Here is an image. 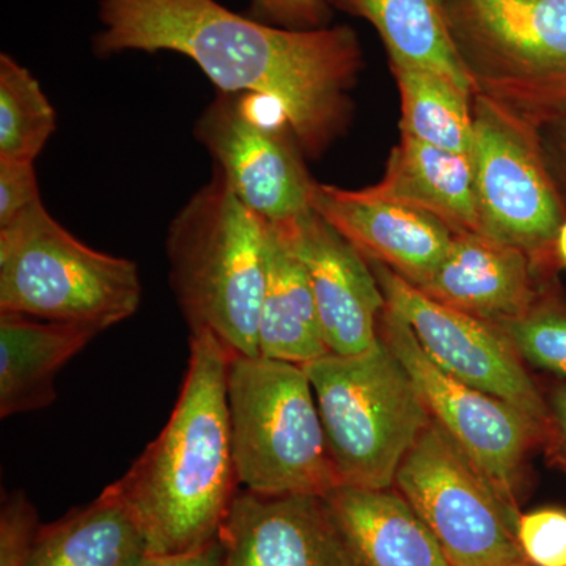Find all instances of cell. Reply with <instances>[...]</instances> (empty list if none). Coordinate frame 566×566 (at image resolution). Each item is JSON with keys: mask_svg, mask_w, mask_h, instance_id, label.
<instances>
[{"mask_svg": "<svg viewBox=\"0 0 566 566\" xmlns=\"http://www.w3.org/2000/svg\"><path fill=\"white\" fill-rule=\"evenodd\" d=\"M96 55L172 51L223 93L273 102L305 153L322 155L346 128L363 48L348 25L293 31L216 0H98Z\"/></svg>", "mask_w": 566, "mask_h": 566, "instance_id": "cell-1", "label": "cell"}, {"mask_svg": "<svg viewBox=\"0 0 566 566\" xmlns=\"http://www.w3.org/2000/svg\"><path fill=\"white\" fill-rule=\"evenodd\" d=\"M232 357L211 331L191 334L172 415L111 485L136 516L155 556L216 542L240 491L227 392Z\"/></svg>", "mask_w": 566, "mask_h": 566, "instance_id": "cell-2", "label": "cell"}, {"mask_svg": "<svg viewBox=\"0 0 566 566\" xmlns=\"http://www.w3.org/2000/svg\"><path fill=\"white\" fill-rule=\"evenodd\" d=\"M167 259L191 334L211 331L232 356H260L268 223L214 174L170 222Z\"/></svg>", "mask_w": 566, "mask_h": 566, "instance_id": "cell-3", "label": "cell"}, {"mask_svg": "<svg viewBox=\"0 0 566 566\" xmlns=\"http://www.w3.org/2000/svg\"><path fill=\"white\" fill-rule=\"evenodd\" d=\"M303 367L340 485L392 488L401 461L433 420L405 365L379 340L370 352L329 353Z\"/></svg>", "mask_w": 566, "mask_h": 566, "instance_id": "cell-4", "label": "cell"}, {"mask_svg": "<svg viewBox=\"0 0 566 566\" xmlns=\"http://www.w3.org/2000/svg\"><path fill=\"white\" fill-rule=\"evenodd\" d=\"M227 392L234 464L244 490L324 497L340 485L303 365L233 356Z\"/></svg>", "mask_w": 566, "mask_h": 566, "instance_id": "cell-5", "label": "cell"}, {"mask_svg": "<svg viewBox=\"0 0 566 566\" xmlns=\"http://www.w3.org/2000/svg\"><path fill=\"white\" fill-rule=\"evenodd\" d=\"M142 301L137 264L88 248L43 202L0 227V312L106 331Z\"/></svg>", "mask_w": 566, "mask_h": 566, "instance_id": "cell-6", "label": "cell"}, {"mask_svg": "<svg viewBox=\"0 0 566 566\" xmlns=\"http://www.w3.org/2000/svg\"><path fill=\"white\" fill-rule=\"evenodd\" d=\"M474 95L538 128L566 106V0H442Z\"/></svg>", "mask_w": 566, "mask_h": 566, "instance_id": "cell-7", "label": "cell"}, {"mask_svg": "<svg viewBox=\"0 0 566 566\" xmlns=\"http://www.w3.org/2000/svg\"><path fill=\"white\" fill-rule=\"evenodd\" d=\"M433 532L452 566H527L520 516L434 420L401 461L394 483Z\"/></svg>", "mask_w": 566, "mask_h": 566, "instance_id": "cell-8", "label": "cell"}, {"mask_svg": "<svg viewBox=\"0 0 566 566\" xmlns=\"http://www.w3.org/2000/svg\"><path fill=\"white\" fill-rule=\"evenodd\" d=\"M476 200L482 233L534 260L553 259L564 210L539 151L536 128L482 95L472 98Z\"/></svg>", "mask_w": 566, "mask_h": 566, "instance_id": "cell-9", "label": "cell"}, {"mask_svg": "<svg viewBox=\"0 0 566 566\" xmlns=\"http://www.w3.org/2000/svg\"><path fill=\"white\" fill-rule=\"evenodd\" d=\"M379 337L405 365L431 419L490 480L495 493L521 516L527 457L542 444L543 431L515 406L464 385L428 357L411 326L387 307Z\"/></svg>", "mask_w": 566, "mask_h": 566, "instance_id": "cell-10", "label": "cell"}, {"mask_svg": "<svg viewBox=\"0 0 566 566\" xmlns=\"http://www.w3.org/2000/svg\"><path fill=\"white\" fill-rule=\"evenodd\" d=\"M368 263L387 307L411 326L431 360L464 385L515 406L545 430V394L495 324L431 300L385 264Z\"/></svg>", "mask_w": 566, "mask_h": 566, "instance_id": "cell-11", "label": "cell"}, {"mask_svg": "<svg viewBox=\"0 0 566 566\" xmlns=\"http://www.w3.org/2000/svg\"><path fill=\"white\" fill-rule=\"evenodd\" d=\"M196 137L230 191L264 222L279 226L311 210L314 180L281 126L253 114L243 93H219L196 123Z\"/></svg>", "mask_w": 566, "mask_h": 566, "instance_id": "cell-12", "label": "cell"}, {"mask_svg": "<svg viewBox=\"0 0 566 566\" xmlns=\"http://www.w3.org/2000/svg\"><path fill=\"white\" fill-rule=\"evenodd\" d=\"M303 263L324 340L333 354L353 356L379 344L386 297L370 263L314 210L273 226Z\"/></svg>", "mask_w": 566, "mask_h": 566, "instance_id": "cell-13", "label": "cell"}, {"mask_svg": "<svg viewBox=\"0 0 566 566\" xmlns=\"http://www.w3.org/2000/svg\"><path fill=\"white\" fill-rule=\"evenodd\" d=\"M221 566H354L319 495L238 491L221 532Z\"/></svg>", "mask_w": 566, "mask_h": 566, "instance_id": "cell-14", "label": "cell"}, {"mask_svg": "<svg viewBox=\"0 0 566 566\" xmlns=\"http://www.w3.org/2000/svg\"><path fill=\"white\" fill-rule=\"evenodd\" d=\"M308 203L367 262L385 264L417 289L430 281L452 244L453 233L433 216L365 189L348 191L314 181Z\"/></svg>", "mask_w": 566, "mask_h": 566, "instance_id": "cell-15", "label": "cell"}, {"mask_svg": "<svg viewBox=\"0 0 566 566\" xmlns=\"http://www.w3.org/2000/svg\"><path fill=\"white\" fill-rule=\"evenodd\" d=\"M538 274L521 249L483 233L453 234L444 260L419 290L447 307L501 324L526 314L538 300Z\"/></svg>", "mask_w": 566, "mask_h": 566, "instance_id": "cell-16", "label": "cell"}, {"mask_svg": "<svg viewBox=\"0 0 566 566\" xmlns=\"http://www.w3.org/2000/svg\"><path fill=\"white\" fill-rule=\"evenodd\" d=\"M323 499L354 566H452L433 532L394 486L338 485Z\"/></svg>", "mask_w": 566, "mask_h": 566, "instance_id": "cell-17", "label": "cell"}, {"mask_svg": "<svg viewBox=\"0 0 566 566\" xmlns=\"http://www.w3.org/2000/svg\"><path fill=\"white\" fill-rule=\"evenodd\" d=\"M365 192L433 216L453 234L482 233L471 155L401 134L386 172Z\"/></svg>", "mask_w": 566, "mask_h": 566, "instance_id": "cell-18", "label": "cell"}, {"mask_svg": "<svg viewBox=\"0 0 566 566\" xmlns=\"http://www.w3.org/2000/svg\"><path fill=\"white\" fill-rule=\"evenodd\" d=\"M99 333L85 324L0 312V417L54 403L59 371Z\"/></svg>", "mask_w": 566, "mask_h": 566, "instance_id": "cell-19", "label": "cell"}, {"mask_svg": "<svg viewBox=\"0 0 566 566\" xmlns=\"http://www.w3.org/2000/svg\"><path fill=\"white\" fill-rule=\"evenodd\" d=\"M150 556L147 536L112 486L61 520L41 524L25 566H139Z\"/></svg>", "mask_w": 566, "mask_h": 566, "instance_id": "cell-20", "label": "cell"}, {"mask_svg": "<svg viewBox=\"0 0 566 566\" xmlns=\"http://www.w3.org/2000/svg\"><path fill=\"white\" fill-rule=\"evenodd\" d=\"M259 353L268 359L296 365L314 363L331 353L303 263L270 223Z\"/></svg>", "mask_w": 566, "mask_h": 566, "instance_id": "cell-21", "label": "cell"}, {"mask_svg": "<svg viewBox=\"0 0 566 566\" xmlns=\"http://www.w3.org/2000/svg\"><path fill=\"white\" fill-rule=\"evenodd\" d=\"M333 9L363 18L381 36L390 63L446 77L474 95L447 24L442 0H327Z\"/></svg>", "mask_w": 566, "mask_h": 566, "instance_id": "cell-22", "label": "cell"}, {"mask_svg": "<svg viewBox=\"0 0 566 566\" xmlns=\"http://www.w3.org/2000/svg\"><path fill=\"white\" fill-rule=\"evenodd\" d=\"M401 98L400 134L447 151L471 155L474 95L439 74L390 63Z\"/></svg>", "mask_w": 566, "mask_h": 566, "instance_id": "cell-23", "label": "cell"}, {"mask_svg": "<svg viewBox=\"0 0 566 566\" xmlns=\"http://www.w3.org/2000/svg\"><path fill=\"white\" fill-rule=\"evenodd\" d=\"M55 126V111L31 71L0 55V161H35Z\"/></svg>", "mask_w": 566, "mask_h": 566, "instance_id": "cell-24", "label": "cell"}, {"mask_svg": "<svg viewBox=\"0 0 566 566\" xmlns=\"http://www.w3.org/2000/svg\"><path fill=\"white\" fill-rule=\"evenodd\" d=\"M495 326L524 364L566 378V304L549 286H543L526 314Z\"/></svg>", "mask_w": 566, "mask_h": 566, "instance_id": "cell-25", "label": "cell"}, {"mask_svg": "<svg viewBox=\"0 0 566 566\" xmlns=\"http://www.w3.org/2000/svg\"><path fill=\"white\" fill-rule=\"evenodd\" d=\"M516 539L532 566H566V510L546 506L521 513Z\"/></svg>", "mask_w": 566, "mask_h": 566, "instance_id": "cell-26", "label": "cell"}, {"mask_svg": "<svg viewBox=\"0 0 566 566\" xmlns=\"http://www.w3.org/2000/svg\"><path fill=\"white\" fill-rule=\"evenodd\" d=\"M40 517L24 491L3 495L0 505V566H25L31 558Z\"/></svg>", "mask_w": 566, "mask_h": 566, "instance_id": "cell-27", "label": "cell"}, {"mask_svg": "<svg viewBox=\"0 0 566 566\" xmlns=\"http://www.w3.org/2000/svg\"><path fill=\"white\" fill-rule=\"evenodd\" d=\"M255 17L277 28L312 31L329 28L333 7L327 0H251Z\"/></svg>", "mask_w": 566, "mask_h": 566, "instance_id": "cell-28", "label": "cell"}, {"mask_svg": "<svg viewBox=\"0 0 566 566\" xmlns=\"http://www.w3.org/2000/svg\"><path fill=\"white\" fill-rule=\"evenodd\" d=\"M41 203L33 163L0 161V227Z\"/></svg>", "mask_w": 566, "mask_h": 566, "instance_id": "cell-29", "label": "cell"}, {"mask_svg": "<svg viewBox=\"0 0 566 566\" xmlns=\"http://www.w3.org/2000/svg\"><path fill=\"white\" fill-rule=\"evenodd\" d=\"M546 423L542 446L547 463L566 475V382L545 395Z\"/></svg>", "mask_w": 566, "mask_h": 566, "instance_id": "cell-30", "label": "cell"}, {"mask_svg": "<svg viewBox=\"0 0 566 566\" xmlns=\"http://www.w3.org/2000/svg\"><path fill=\"white\" fill-rule=\"evenodd\" d=\"M223 547L221 539L182 554H167V556H155L150 554L139 566H221Z\"/></svg>", "mask_w": 566, "mask_h": 566, "instance_id": "cell-31", "label": "cell"}, {"mask_svg": "<svg viewBox=\"0 0 566 566\" xmlns=\"http://www.w3.org/2000/svg\"><path fill=\"white\" fill-rule=\"evenodd\" d=\"M553 256L560 266L566 268V221L558 229L556 241H554Z\"/></svg>", "mask_w": 566, "mask_h": 566, "instance_id": "cell-32", "label": "cell"}, {"mask_svg": "<svg viewBox=\"0 0 566 566\" xmlns=\"http://www.w3.org/2000/svg\"><path fill=\"white\" fill-rule=\"evenodd\" d=\"M527 566H532V565H527Z\"/></svg>", "mask_w": 566, "mask_h": 566, "instance_id": "cell-33", "label": "cell"}]
</instances>
